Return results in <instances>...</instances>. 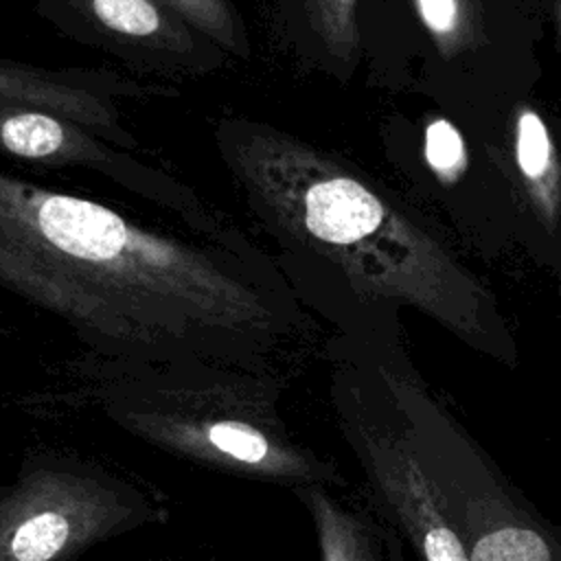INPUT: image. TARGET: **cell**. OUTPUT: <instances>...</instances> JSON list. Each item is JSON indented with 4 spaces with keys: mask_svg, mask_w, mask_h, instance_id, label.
<instances>
[{
    "mask_svg": "<svg viewBox=\"0 0 561 561\" xmlns=\"http://www.w3.org/2000/svg\"><path fill=\"white\" fill-rule=\"evenodd\" d=\"M0 287L92 348L147 364L252 366L291 333L296 296L263 248L145 226L0 169Z\"/></svg>",
    "mask_w": 561,
    "mask_h": 561,
    "instance_id": "obj_1",
    "label": "cell"
},
{
    "mask_svg": "<svg viewBox=\"0 0 561 561\" xmlns=\"http://www.w3.org/2000/svg\"><path fill=\"white\" fill-rule=\"evenodd\" d=\"M215 153L294 296L331 274L359 302L423 311L504 362L513 344L491 296L436 239L327 149L245 114L210 123Z\"/></svg>",
    "mask_w": 561,
    "mask_h": 561,
    "instance_id": "obj_2",
    "label": "cell"
},
{
    "mask_svg": "<svg viewBox=\"0 0 561 561\" xmlns=\"http://www.w3.org/2000/svg\"><path fill=\"white\" fill-rule=\"evenodd\" d=\"M375 375L399 410L469 561H561V524L541 515L414 373L379 362Z\"/></svg>",
    "mask_w": 561,
    "mask_h": 561,
    "instance_id": "obj_3",
    "label": "cell"
},
{
    "mask_svg": "<svg viewBox=\"0 0 561 561\" xmlns=\"http://www.w3.org/2000/svg\"><path fill=\"white\" fill-rule=\"evenodd\" d=\"M0 156L44 169L83 171L180 219L191 234L241 252L263 250L167 167L48 110L0 101Z\"/></svg>",
    "mask_w": 561,
    "mask_h": 561,
    "instance_id": "obj_4",
    "label": "cell"
},
{
    "mask_svg": "<svg viewBox=\"0 0 561 561\" xmlns=\"http://www.w3.org/2000/svg\"><path fill=\"white\" fill-rule=\"evenodd\" d=\"M375 386L342 377L333 390L340 427L364 469L373 506L419 561H469L399 410L379 379Z\"/></svg>",
    "mask_w": 561,
    "mask_h": 561,
    "instance_id": "obj_5",
    "label": "cell"
},
{
    "mask_svg": "<svg viewBox=\"0 0 561 561\" xmlns=\"http://www.w3.org/2000/svg\"><path fill=\"white\" fill-rule=\"evenodd\" d=\"M64 35L145 75L193 79L232 61L162 0H33Z\"/></svg>",
    "mask_w": 561,
    "mask_h": 561,
    "instance_id": "obj_6",
    "label": "cell"
},
{
    "mask_svg": "<svg viewBox=\"0 0 561 561\" xmlns=\"http://www.w3.org/2000/svg\"><path fill=\"white\" fill-rule=\"evenodd\" d=\"M131 491L94 473L22 478L0 508V561H55L131 515Z\"/></svg>",
    "mask_w": 561,
    "mask_h": 561,
    "instance_id": "obj_7",
    "label": "cell"
},
{
    "mask_svg": "<svg viewBox=\"0 0 561 561\" xmlns=\"http://www.w3.org/2000/svg\"><path fill=\"white\" fill-rule=\"evenodd\" d=\"M294 491L313 515L320 561H405L403 539L373 504L340 502L322 484Z\"/></svg>",
    "mask_w": 561,
    "mask_h": 561,
    "instance_id": "obj_8",
    "label": "cell"
},
{
    "mask_svg": "<svg viewBox=\"0 0 561 561\" xmlns=\"http://www.w3.org/2000/svg\"><path fill=\"white\" fill-rule=\"evenodd\" d=\"M513 160L537 219L554 230L561 213V158L546 121L528 105L513 116Z\"/></svg>",
    "mask_w": 561,
    "mask_h": 561,
    "instance_id": "obj_9",
    "label": "cell"
},
{
    "mask_svg": "<svg viewBox=\"0 0 561 561\" xmlns=\"http://www.w3.org/2000/svg\"><path fill=\"white\" fill-rule=\"evenodd\" d=\"M302 28L316 48L337 68H348L359 55V0H298Z\"/></svg>",
    "mask_w": 561,
    "mask_h": 561,
    "instance_id": "obj_10",
    "label": "cell"
},
{
    "mask_svg": "<svg viewBox=\"0 0 561 561\" xmlns=\"http://www.w3.org/2000/svg\"><path fill=\"white\" fill-rule=\"evenodd\" d=\"M186 24L221 48L232 61H248L252 44L232 0H162Z\"/></svg>",
    "mask_w": 561,
    "mask_h": 561,
    "instance_id": "obj_11",
    "label": "cell"
},
{
    "mask_svg": "<svg viewBox=\"0 0 561 561\" xmlns=\"http://www.w3.org/2000/svg\"><path fill=\"white\" fill-rule=\"evenodd\" d=\"M414 9L445 57H454L480 39L478 0H414Z\"/></svg>",
    "mask_w": 561,
    "mask_h": 561,
    "instance_id": "obj_12",
    "label": "cell"
},
{
    "mask_svg": "<svg viewBox=\"0 0 561 561\" xmlns=\"http://www.w3.org/2000/svg\"><path fill=\"white\" fill-rule=\"evenodd\" d=\"M423 156L430 171L445 186L460 182L469 169V153L465 140L454 123L447 118H434L425 125Z\"/></svg>",
    "mask_w": 561,
    "mask_h": 561,
    "instance_id": "obj_13",
    "label": "cell"
},
{
    "mask_svg": "<svg viewBox=\"0 0 561 561\" xmlns=\"http://www.w3.org/2000/svg\"><path fill=\"white\" fill-rule=\"evenodd\" d=\"M554 20H557V33H559V44H561V0H554Z\"/></svg>",
    "mask_w": 561,
    "mask_h": 561,
    "instance_id": "obj_14",
    "label": "cell"
}]
</instances>
